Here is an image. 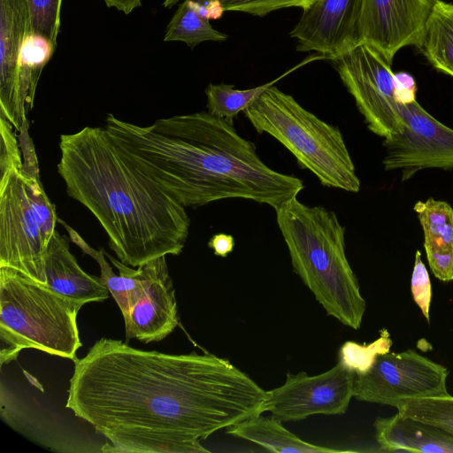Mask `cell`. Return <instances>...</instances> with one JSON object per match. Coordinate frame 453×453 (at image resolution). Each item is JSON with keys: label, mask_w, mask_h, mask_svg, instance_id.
Listing matches in <instances>:
<instances>
[{"label": "cell", "mask_w": 453, "mask_h": 453, "mask_svg": "<svg viewBox=\"0 0 453 453\" xmlns=\"http://www.w3.org/2000/svg\"><path fill=\"white\" fill-rule=\"evenodd\" d=\"M243 112L258 134L279 141L323 186L359 191L360 180L338 127L320 119L274 85Z\"/></svg>", "instance_id": "7"}, {"label": "cell", "mask_w": 453, "mask_h": 453, "mask_svg": "<svg viewBox=\"0 0 453 453\" xmlns=\"http://www.w3.org/2000/svg\"><path fill=\"white\" fill-rule=\"evenodd\" d=\"M28 30L27 0H0V116L18 132L28 122L19 81V57Z\"/></svg>", "instance_id": "15"}, {"label": "cell", "mask_w": 453, "mask_h": 453, "mask_svg": "<svg viewBox=\"0 0 453 453\" xmlns=\"http://www.w3.org/2000/svg\"><path fill=\"white\" fill-rule=\"evenodd\" d=\"M57 45L43 35L27 31L19 57V92L28 113L33 106L38 81L44 66L51 59Z\"/></svg>", "instance_id": "23"}, {"label": "cell", "mask_w": 453, "mask_h": 453, "mask_svg": "<svg viewBox=\"0 0 453 453\" xmlns=\"http://www.w3.org/2000/svg\"><path fill=\"white\" fill-rule=\"evenodd\" d=\"M394 407L404 416L434 425L453 434V396L449 393L403 400Z\"/></svg>", "instance_id": "25"}, {"label": "cell", "mask_w": 453, "mask_h": 453, "mask_svg": "<svg viewBox=\"0 0 453 453\" xmlns=\"http://www.w3.org/2000/svg\"><path fill=\"white\" fill-rule=\"evenodd\" d=\"M83 305L12 268L0 267L1 365L25 349L75 361L81 347L77 316Z\"/></svg>", "instance_id": "6"}, {"label": "cell", "mask_w": 453, "mask_h": 453, "mask_svg": "<svg viewBox=\"0 0 453 453\" xmlns=\"http://www.w3.org/2000/svg\"><path fill=\"white\" fill-rule=\"evenodd\" d=\"M58 222L65 228L69 239L76 244L84 254L94 258L100 267V279L108 288L116 301L123 318L128 313V294L136 283L134 269L113 258L102 249L92 248L81 236L66 222L58 219Z\"/></svg>", "instance_id": "22"}, {"label": "cell", "mask_w": 453, "mask_h": 453, "mask_svg": "<svg viewBox=\"0 0 453 453\" xmlns=\"http://www.w3.org/2000/svg\"><path fill=\"white\" fill-rule=\"evenodd\" d=\"M373 426L381 451L453 453V434L399 412L378 418Z\"/></svg>", "instance_id": "17"}, {"label": "cell", "mask_w": 453, "mask_h": 453, "mask_svg": "<svg viewBox=\"0 0 453 453\" xmlns=\"http://www.w3.org/2000/svg\"><path fill=\"white\" fill-rule=\"evenodd\" d=\"M134 275L136 283L128 294V313L124 318L127 341L160 342L179 325L175 290L165 257L137 267Z\"/></svg>", "instance_id": "12"}, {"label": "cell", "mask_w": 453, "mask_h": 453, "mask_svg": "<svg viewBox=\"0 0 453 453\" xmlns=\"http://www.w3.org/2000/svg\"><path fill=\"white\" fill-rule=\"evenodd\" d=\"M448 369L413 349L377 357L371 369L357 374L354 397L362 402L395 406L414 398L448 394Z\"/></svg>", "instance_id": "9"}, {"label": "cell", "mask_w": 453, "mask_h": 453, "mask_svg": "<svg viewBox=\"0 0 453 453\" xmlns=\"http://www.w3.org/2000/svg\"><path fill=\"white\" fill-rule=\"evenodd\" d=\"M437 0H363L359 42L377 50L392 64L407 46L420 47Z\"/></svg>", "instance_id": "13"}, {"label": "cell", "mask_w": 453, "mask_h": 453, "mask_svg": "<svg viewBox=\"0 0 453 453\" xmlns=\"http://www.w3.org/2000/svg\"><path fill=\"white\" fill-rule=\"evenodd\" d=\"M392 341L387 329L380 331V337L369 344L352 341L344 342L339 350V362L357 374L367 372L378 356L389 352Z\"/></svg>", "instance_id": "26"}, {"label": "cell", "mask_w": 453, "mask_h": 453, "mask_svg": "<svg viewBox=\"0 0 453 453\" xmlns=\"http://www.w3.org/2000/svg\"><path fill=\"white\" fill-rule=\"evenodd\" d=\"M28 127L18 138L22 157L0 165V267L46 284L45 254L58 217L40 180Z\"/></svg>", "instance_id": "5"}, {"label": "cell", "mask_w": 453, "mask_h": 453, "mask_svg": "<svg viewBox=\"0 0 453 453\" xmlns=\"http://www.w3.org/2000/svg\"><path fill=\"white\" fill-rule=\"evenodd\" d=\"M318 60H328V58L320 53L310 55L276 79L252 88L238 89L234 88V85L210 83L205 88L207 111L213 116L233 122L239 112L243 111L268 88L303 65Z\"/></svg>", "instance_id": "20"}, {"label": "cell", "mask_w": 453, "mask_h": 453, "mask_svg": "<svg viewBox=\"0 0 453 453\" xmlns=\"http://www.w3.org/2000/svg\"><path fill=\"white\" fill-rule=\"evenodd\" d=\"M356 378L357 373L340 362L318 375L288 372L281 386L266 391L261 413L269 411L283 422L315 414H343L354 397Z\"/></svg>", "instance_id": "11"}, {"label": "cell", "mask_w": 453, "mask_h": 453, "mask_svg": "<svg viewBox=\"0 0 453 453\" xmlns=\"http://www.w3.org/2000/svg\"><path fill=\"white\" fill-rule=\"evenodd\" d=\"M57 165L69 196L84 205L126 265L180 255L190 226L186 207L138 170L103 127L60 135Z\"/></svg>", "instance_id": "3"}, {"label": "cell", "mask_w": 453, "mask_h": 453, "mask_svg": "<svg viewBox=\"0 0 453 453\" xmlns=\"http://www.w3.org/2000/svg\"><path fill=\"white\" fill-rule=\"evenodd\" d=\"M180 0H164L163 5L165 8H172Z\"/></svg>", "instance_id": "33"}, {"label": "cell", "mask_w": 453, "mask_h": 453, "mask_svg": "<svg viewBox=\"0 0 453 453\" xmlns=\"http://www.w3.org/2000/svg\"><path fill=\"white\" fill-rule=\"evenodd\" d=\"M120 152L184 207L242 198L276 209L303 188L270 168L233 122L208 111L139 126L109 113L104 127Z\"/></svg>", "instance_id": "2"}, {"label": "cell", "mask_w": 453, "mask_h": 453, "mask_svg": "<svg viewBox=\"0 0 453 453\" xmlns=\"http://www.w3.org/2000/svg\"><path fill=\"white\" fill-rule=\"evenodd\" d=\"M227 37L213 28L210 20L199 15L185 0L172 17L164 42H182L193 49L203 42H225Z\"/></svg>", "instance_id": "24"}, {"label": "cell", "mask_w": 453, "mask_h": 453, "mask_svg": "<svg viewBox=\"0 0 453 453\" xmlns=\"http://www.w3.org/2000/svg\"><path fill=\"white\" fill-rule=\"evenodd\" d=\"M332 62L368 129L383 139L395 132L402 125L400 104L403 102L391 64L363 42Z\"/></svg>", "instance_id": "8"}, {"label": "cell", "mask_w": 453, "mask_h": 453, "mask_svg": "<svg viewBox=\"0 0 453 453\" xmlns=\"http://www.w3.org/2000/svg\"><path fill=\"white\" fill-rule=\"evenodd\" d=\"M401 127L383 140L385 170L403 171V180L426 168H453V129L414 99L400 104Z\"/></svg>", "instance_id": "10"}, {"label": "cell", "mask_w": 453, "mask_h": 453, "mask_svg": "<svg viewBox=\"0 0 453 453\" xmlns=\"http://www.w3.org/2000/svg\"><path fill=\"white\" fill-rule=\"evenodd\" d=\"M234 239L231 234L219 233L211 236L208 247L213 250L214 255L221 257H227L234 250Z\"/></svg>", "instance_id": "31"}, {"label": "cell", "mask_w": 453, "mask_h": 453, "mask_svg": "<svg viewBox=\"0 0 453 453\" xmlns=\"http://www.w3.org/2000/svg\"><path fill=\"white\" fill-rule=\"evenodd\" d=\"M424 233V248L434 275L453 280V208L433 197L418 201L414 207Z\"/></svg>", "instance_id": "18"}, {"label": "cell", "mask_w": 453, "mask_h": 453, "mask_svg": "<svg viewBox=\"0 0 453 453\" xmlns=\"http://www.w3.org/2000/svg\"><path fill=\"white\" fill-rule=\"evenodd\" d=\"M189 6L208 20L220 19L226 9L220 0H186Z\"/></svg>", "instance_id": "30"}, {"label": "cell", "mask_w": 453, "mask_h": 453, "mask_svg": "<svg viewBox=\"0 0 453 453\" xmlns=\"http://www.w3.org/2000/svg\"><path fill=\"white\" fill-rule=\"evenodd\" d=\"M45 277L52 290L84 304L109 297L110 291L100 277L81 268L70 251L69 239L57 230L45 254Z\"/></svg>", "instance_id": "16"}, {"label": "cell", "mask_w": 453, "mask_h": 453, "mask_svg": "<svg viewBox=\"0 0 453 453\" xmlns=\"http://www.w3.org/2000/svg\"><path fill=\"white\" fill-rule=\"evenodd\" d=\"M274 210L294 272L327 315L358 329L366 303L348 261L345 228L336 214L322 206H308L297 196Z\"/></svg>", "instance_id": "4"}, {"label": "cell", "mask_w": 453, "mask_h": 453, "mask_svg": "<svg viewBox=\"0 0 453 453\" xmlns=\"http://www.w3.org/2000/svg\"><path fill=\"white\" fill-rule=\"evenodd\" d=\"M265 396L228 359L101 338L74 361L65 407L110 441L102 451L204 453L202 440L262 414Z\"/></svg>", "instance_id": "1"}, {"label": "cell", "mask_w": 453, "mask_h": 453, "mask_svg": "<svg viewBox=\"0 0 453 453\" xmlns=\"http://www.w3.org/2000/svg\"><path fill=\"white\" fill-rule=\"evenodd\" d=\"M108 7H113L125 14L131 13L142 5V0H104Z\"/></svg>", "instance_id": "32"}, {"label": "cell", "mask_w": 453, "mask_h": 453, "mask_svg": "<svg viewBox=\"0 0 453 453\" xmlns=\"http://www.w3.org/2000/svg\"><path fill=\"white\" fill-rule=\"evenodd\" d=\"M226 11L241 12L264 17L272 12L286 8L305 10L315 0H220Z\"/></svg>", "instance_id": "28"}, {"label": "cell", "mask_w": 453, "mask_h": 453, "mask_svg": "<svg viewBox=\"0 0 453 453\" xmlns=\"http://www.w3.org/2000/svg\"><path fill=\"white\" fill-rule=\"evenodd\" d=\"M275 416L258 414L226 428L227 434L253 442L268 451L281 453H337L338 449L307 442L288 430Z\"/></svg>", "instance_id": "19"}, {"label": "cell", "mask_w": 453, "mask_h": 453, "mask_svg": "<svg viewBox=\"0 0 453 453\" xmlns=\"http://www.w3.org/2000/svg\"><path fill=\"white\" fill-rule=\"evenodd\" d=\"M363 0H315L290 31L296 50L315 51L332 61L359 43Z\"/></svg>", "instance_id": "14"}, {"label": "cell", "mask_w": 453, "mask_h": 453, "mask_svg": "<svg viewBox=\"0 0 453 453\" xmlns=\"http://www.w3.org/2000/svg\"><path fill=\"white\" fill-rule=\"evenodd\" d=\"M412 297L425 319L429 322V309L432 300V288L428 272L422 262L418 250L415 254L414 268L411 280Z\"/></svg>", "instance_id": "29"}, {"label": "cell", "mask_w": 453, "mask_h": 453, "mask_svg": "<svg viewBox=\"0 0 453 453\" xmlns=\"http://www.w3.org/2000/svg\"><path fill=\"white\" fill-rule=\"evenodd\" d=\"M29 31L48 37L57 45L60 27L62 0H27Z\"/></svg>", "instance_id": "27"}, {"label": "cell", "mask_w": 453, "mask_h": 453, "mask_svg": "<svg viewBox=\"0 0 453 453\" xmlns=\"http://www.w3.org/2000/svg\"><path fill=\"white\" fill-rule=\"evenodd\" d=\"M419 49L437 71L453 78V4L437 0Z\"/></svg>", "instance_id": "21"}]
</instances>
